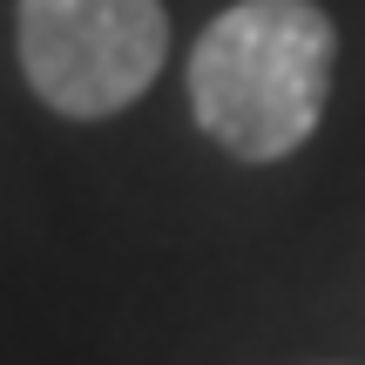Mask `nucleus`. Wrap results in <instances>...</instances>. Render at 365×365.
Returning <instances> with one entry per match:
<instances>
[{
    "label": "nucleus",
    "mask_w": 365,
    "mask_h": 365,
    "mask_svg": "<svg viewBox=\"0 0 365 365\" xmlns=\"http://www.w3.org/2000/svg\"><path fill=\"white\" fill-rule=\"evenodd\" d=\"M339 68L318 0H237L190 48V115L223 156L277 163L312 143Z\"/></svg>",
    "instance_id": "obj_1"
},
{
    "label": "nucleus",
    "mask_w": 365,
    "mask_h": 365,
    "mask_svg": "<svg viewBox=\"0 0 365 365\" xmlns=\"http://www.w3.org/2000/svg\"><path fill=\"white\" fill-rule=\"evenodd\" d=\"M163 61H170L163 0H21V68L54 115H122L149 95Z\"/></svg>",
    "instance_id": "obj_2"
}]
</instances>
